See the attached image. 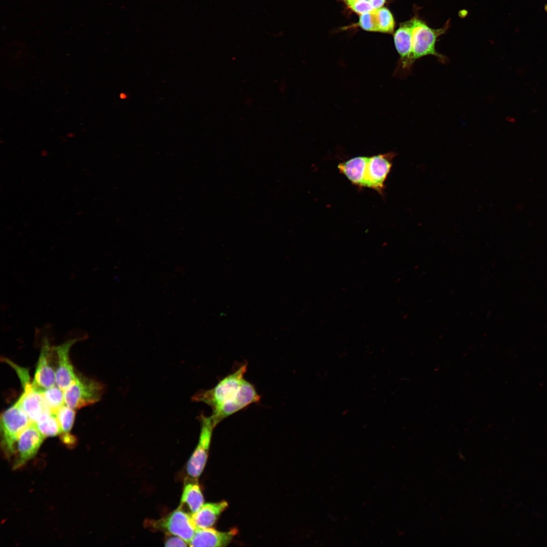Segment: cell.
<instances>
[{
	"label": "cell",
	"instance_id": "6da1fadb",
	"mask_svg": "<svg viewBox=\"0 0 547 547\" xmlns=\"http://www.w3.org/2000/svg\"><path fill=\"white\" fill-rule=\"evenodd\" d=\"M32 421L17 401L1 415V447L8 459L15 454L18 438Z\"/></svg>",
	"mask_w": 547,
	"mask_h": 547
},
{
	"label": "cell",
	"instance_id": "7a4b0ae2",
	"mask_svg": "<svg viewBox=\"0 0 547 547\" xmlns=\"http://www.w3.org/2000/svg\"><path fill=\"white\" fill-rule=\"evenodd\" d=\"M412 59L414 62L423 57L433 55L442 63H445L447 58L439 53L436 49L437 38L444 34L449 26L447 21L443 27L434 29L430 27L417 16L412 18Z\"/></svg>",
	"mask_w": 547,
	"mask_h": 547
},
{
	"label": "cell",
	"instance_id": "3957f363",
	"mask_svg": "<svg viewBox=\"0 0 547 547\" xmlns=\"http://www.w3.org/2000/svg\"><path fill=\"white\" fill-rule=\"evenodd\" d=\"M247 367V363L242 364L233 373L219 381L213 388L196 393L192 400L205 403L213 411L216 410L236 396L244 379Z\"/></svg>",
	"mask_w": 547,
	"mask_h": 547
},
{
	"label": "cell",
	"instance_id": "277c9868",
	"mask_svg": "<svg viewBox=\"0 0 547 547\" xmlns=\"http://www.w3.org/2000/svg\"><path fill=\"white\" fill-rule=\"evenodd\" d=\"M144 525L152 530L179 536L188 545L197 528L192 515L179 506L161 519L146 520Z\"/></svg>",
	"mask_w": 547,
	"mask_h": 547
},
{
	"label": "cell",
	"instance_id": "5b68a950",
	"mask_svg": "<svg viewBox=\"0 0 547 547\" xmlns=\"http://www.w3.org/2000/svg\"><path fill=\"white\" fill-rule=\"evenodd\" d=\"M104 391L100 382L85 377L77 376L64 390L65 404L80 409L99 401Z\"/></svg>",
	"mask_w": 547,
	"mask_h": 547
},
{
	"label": "cell",
	"instance_id": "8992f818",
	"mask_svg": "<svg viewBox=\"0 0 547 547\" xmlns=\"http://www.w3.org/2000/svg\"><path fill=\"white\" fill-rule=\"evenodd\" d=\"M201 428L198 444L188 460L186 470L191 478L198 479L207 460L214 426L211 418L201 415L199 417Z\"/></svg>",
	"mask_w": 547,
	"mask_h": 547
},
{
	"label": "cell",
	"instance_id": "52a82bcc",
	"mask_svg": "<svg viewBox=\"0 0 547 547\" xmlns=\"http://www.w3.org/2000/svg\"><path fill=\"white\" fill-rule=\"evenodd\" d=\"M260 399V396L254 385L244 379L236 396L231 400L213 411L210 417L214 426L215 427L224 418L250 404L258 402Z\"/></svg>",
	"mask_w": 547,
	"mask_h": 547
},
{
	"label": "cell",
	"instance_id": "ba28073f",
	"mask_svg": "<svg viewBox=\"0 0 547 547\" xmlns=\"http://www.w3.org/2000/svg\"><path fill=\"white\" fill-rule=\"evenodd\" d=\"M412 18L400 24L394 34V42L400 59L395 74L405 77L411 71L414 64L412 59Z\"/></svg>",
	"mask_w": 547,
	"mask_h": 547
},
{
	"label": "cell",
	"instance_id": "9c48e42d",
	"mask_svg": "<svg viewBox=\"0 0 547 547\" xmlns=\"http://www.w3.org/2000/svg\"><path fill=\"white\" fill-rule=\"evenodd\" d=\"M45 438L32 422L20 434L16 443L13 470L24 465L36 454Z\"/></svg>",
	"mask_w": 547,
	"mask_h": 547
},
{
	"label": "cell",
	"instance_id": "30bf717a",
	"mask_svg": "<svg viewBox=\"0 0 547 547\" xmlns=\"http://www.w3.org/2000/svg\"><path fill=\"white\" fill-rule=\"evenodd\" d=\"M76 341L77 339H73L59 345L51 347L56 383L63 391L77 377L69 357L70 348Z\"/></svg>",
	"mask_w": 547,
	"mask_h": 547
},
{
	"label": "cell",
	"instance_id": "8fae6325",
	"mask_svg": "<svg viewBox=\"0 0 547 547\" xmlns=\"http://www.w3.org/2000/svg\"><path fill=\"white\" fill-rule=\"evenodd\" d=\"M395 155L396 153L392 152L369 157L363 187L371 188L378 191H382Z\"/></svg>",
	"mask_w": 547,
	"mask_h": 547
},
{
	"label": "cell",
	"instance_id": "7c38bea8",
	"mask_svg": "<svg viewBox=\"0 0 547 547\" xmlns=\"http://www.w3.org/2000/svg\"><path fill=\"white\" fill-rule=\"evenodd\" d=\"M51 347L47 340H44L32 382L33 388L40 393L56 384Z\"/></svg>",
	"mask_w": 547,
	"mask_h": 547
},
{
	"label": "cell",
	"instance_id": "4fadbf2b",
	"mask_svg": "<svg viewBox=\"0 0 547 547\" xmlns=\"http://www.w3.org/2000/svg\"><path fill=\"white\" fill-rule=\"evenodd\" d=\"M23 392L18 403L33 422H36L51 413L41 393L36 390L32 383L23 386Z\"/></svg>",
	"mask_w": 547,
	"mask_h": 547
},
{
	"label": "cell",
	"instance_id": "5bb4252c",
	"mask_svg": "<svg viewBox=\"0 0 547 547\" xmlns=\"http://www.w3.org/2000/svg\"><path fill=\"white\" fill-rule=\"evenodd\" d=\"M236 528L221 532L211 527L197 528L189 543L190 546H226L237 533Z\"/></svg>",
	"mask_w": 547,
	"mask_h": 547
},
{
	"label": "cell",
	"instance_id": "9a60e30c",
	"mask_svg": "<svg viewBox=\"0 0 547 547\" xmlns=\"http://www.w3.org/2000/svg\"><path fill=\"white\" fill-rule=\"evenodd\" d=\"M227 506L228 503L224 500L204 504L198 511L192 515L197 527H211Z\"/></svg>",
	"mask_w": 547,
	"mask_h": 547
},
{
	"label": "cell",
	"instance_id": "2e32d148",
	"mask_svg": "<svg viewBox=\"0 0 547 547\" xmlns=\"http://www.w3.org/2000/svg\"><path fill=\"white\" fill-rule=\"evenodd\" d=\"M368 158L360 156L351 158L340 163L338 168L354 184L363 186Z\"/></svg>",
	"mask_w": 547,
	"mask_h": 547
},
{
	"label": "cell",
	"instance_id": "e0dca14e",
	"mask_svg": "<svg viewBox=\"0 0 547 547\" xmlns=\"http://www.w3.org/2000/svg\"><path fill=\"white\" fill-rule=\"evenodd\" d=\"M185 483L181 498L179 506H186L188 513L191 515L198 511L203 506L204 498L197 479Z\"/></svg>",
	"mask_w": 547,
	"mask_h": 547
},
{
	"label": "cell",
	"instance_id": "ac0fdd59",
	"mask_svg": "<svg viewBox=\"0 0 547 547\" xmlns=\"http://www.w3.org/2000/svg\"><path fill=\"white\" fill-rule=\"evenodd\" d=\"M35 423L37 429L45 438L54 437L61 433L56 413L51 412L48 414Z\"/></svg>",
	"mask_w": 547,
	"mask_h": 547
},
{
	"label": "cell",
	"instance_id": "d6986e66",
	"mask_svg": "<svg viewBox=\"0 0 547 547\" xmlns=\"http://www.w3.org/2000/svg\"><path fill=\"white\" fill-rule=\"evenodd\" d=\"M41 393L45 402L53 413H56L61 407L65 405L64 391L57 385L46 389Z\"/></svg>",
	"mask_w": 547,
	"mask_h": 547
},
{
	"label": "cell",
	"instance_id": "ffe728a7",
	"mask_svg": "<svg viewBox=\"0 0 547 547\" xmlns=\"http://www.w3.org/2000/svg\"><path fill=\"white\" fill-rule=\"evenodd\" d=\"M60 424L61 434H68L71 431L75 418L74 409L64 405L56 412Z\"/></svg>",
	"mask_w": 547,
	"mask_h": 547
},
{
	"label": "cell",
	"instance_id": "44dd1931",
	"mask_svg": "<svg viewBox=\"0 0 547 547\" xmlns=\"http://www.w3.org/2000/svg\"><path fill=\"white\" fill-rule=\"evenodd\" d=\"M379 32L391 33L395 28V21L390 12L386 8L376 9Z\"/></svg>",
	"mask_w": 547,
	"mask_h": 547
},
{
	"label": "cell",
	"instance_id": "7402d4cb",
	"mask_svg": "<svg viewBox=\"0 0 547 547\" xmlns=\"http://www.w3.org/2000/svg\"><path fill=\"white\" fill-rule=\"evenodd\" d=\"M358 25L367 31L379 32L376 9L361 15Z\"/></svg>",
	"mask_w": 547,
	"mask_h": 547
},
{
	"label": "cell",
	"instance_id": "603a6c76",
	"mask_svg": "<svg viewBox=\"0 0 547 547\" xmlns=\"http://www.w3.org/2000/svg\"><path fill=\"white\" fill-rule=\"evenodd\" d=\"M344 1L350 9L360 15L375 10L372 6L370 0H344Z\"/></svg>",
	"mask_w": 547,
	"mask_h": 547
},
{
	"label": "cell",
	"instance_id": "cb8c5ba5",
	"mask_svg": "<svg viewBox=\"0 0 547 547\" xmlns=\"http://www.w3.org/2000/svg\"><path fill=\"white\" fill-rule=\"evenodd\" d=\"M164 544L166 546H187L188 543L182 538L177 535L166 534Z\"/></svg>",
	"mask_w": 547,
	"mask_h": 547
},
{
	"label": "cell",
	"instance_id": "d4e9b609",
	"mask_svg": "<svg viewBox=\"0 0 547 547\" xmlns=\"http://www.w3.org/2000/svg\"><path fill=\"white\" fill-rule=\"evenodd\" d=\"M60 435L61 440L64 444L68 446H72L75 443V438L70 433L61 434Z\"/></svg>",
	"mask_w": 547,
	"mask_h": 547
},
{
	"label": "cell",
	"instance_id": "484cf974",
	"mask_svg": "<svg viewBox=\"0 0 547 547\" xmlns=\"http://www.w3.org/2000/svg\"><path fill=\"white\" fill-rule=\"evenodd\" d=\"M385 0H370V3L374 9H378L382 7Z\"/></svg>",
	"mask_w": 547,
	"mask_h": 547
},
{
	"label": "cell",
	"instance_id": "4316f807",
	"mask_svg": "<svg viewBox=\"0 0 547 547\" xmlns=\"http://www.w3.org/2000/svg\"><path fill=\"white\" fill-rule=\"evenodd\" d=\"M545 10L547 12V5L545 6Z\"/></svg>",
	"mask_w": 547,
	"mask_h": 547
}]
</instances>
